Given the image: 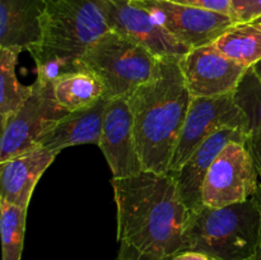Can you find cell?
Here are the masks:
<instances>
[{
  "mask_svg": "<svg viewBox=\"0 0 261 260\" xmlns=\"http://www.w3.org/2000/svg\"><path fill=\"white\" fill-rule=\"evenodd\" d=\"M233 101L246 116L249 135L261 134V81L251 68L242 76Z\"/></svg>",
  "mask_w": 261,
  "mask_h": 260,
  "instance_id": "21",
  "label": "cell"
},
{
  "mask_svg": "<svg viewBox=\"0 0 261 260\" xmlns=\"http://www.w3.org/2000/svg\"><path fill=\"white\" fill-rule=\"evenodd\" d=\"M177 59H160L153 78L129 97L143 170L167 173L191 103Z\"/></svg>",
  "mask_w": 261,
  "mask_h": 260,
  "instance_id": "2",
  "label": "cell"
},
{
  "mask_svg": "<svg viewBox=\"0 0 261 260\" xmlns=\"http://www.w3.org/2000/svg\"><path fill=\"white\" fill-rule=\"evenodd\" d=\"M110 101L103 96L91 106L69 112L41 139L40 145L56 154L73 145H98Z\"/></svg>",
  "mask_w": 261,
  "mask_h": 260,
  "instance_id": "15",
  "label": "cell"
},
{
  "mask_svg": "<svg viewBox=\"0 0 261 260\" xmlns=\"http://www.w3.org/2000/svg\"><path fill=\"white\" fill-rule=\"evenodd\" d=\"M223 127H237L249 135V122L234 103L233 94L214 98H191L167 173L180 170L209 137Z\"/></svg>",
  "mask_w": 261,
  "mask_h": 260,
  "instance_id": "8",
  "label": "cell"
},
{
  "mask_svg": "<svg viewBox=\"0 0 261 260\" xmlns=\"http://www.w3.org/2000/svg\"><path fill=\"white\" fill-rule=\"evenodd\" d=\"M117 217V241L166 260L184 251L190 211L168 173L143 170L111 180Z\"/></svg>",
  "mask_w": 261,
  "mask_h": 260,
  "instance_id": "1",
  "label": "cell"
},
{
  "mask_svg": "<svg viewBox=\"0 0 261 260\" xmlns=\"http://www.w3.org/2000/svg\"><path fill=\"white\" fill-rule=\"evenodd\" d=\"M132 4L150 13L175 40L190 50L213 43L237 23L231 15L167 0H132Z\"/></svg>",
  "mask_w": 261,
  "mask_h": 260,
  "instance_id": "9",
  "label": "cell"
},
{
  "mask_svg": "<svg viewBox=\"0 0 261 260\" xmlns=\"http://www.w3.org/2000/svg\"><path fill=\"white\" fill-rule=\"evenodd\" d=\"M27 209L0 200L2 260H20L25 233Z\"/></svg>",
  "mask_w": 261,
  "mask_h": 260,
  "instance_id": "20",
  "label": "cell"
},
{
  "mask_svg": "<svg viewBox=\"0 0 261 260\" xmlns=\"http://www.w3.org/2000/svg\"><path fill=\"white\" fill-rule=\"evenodd\" d=\"M251 69H252V70H254V73L256 74L257 78H259L260 81H261V60L257 64H255V65L252 66Z\"/></svg>",
  "mask_w": 261,
  "mask_h": 260,
  "instance_id": "28",
  "label": "cell"
},
{
  "mask_svg": "<svg viewBox=\"0 0 261 260\" xmlns=\"http://www.w3.org/2000/svg\"><path fill=\"white\" fill-rule=\"evenodd\" d=\"M32 94L2 125L0 162L38 147L41 139L69 114L55 98L53 82L36 79Z\"/></svg>",
  "mask_w": 261,
  "mask_h": 260,
  "instance_id": "6",
  "label": "cell"
},
{
  "mask_svg": "<svg viewBox=\"0 0 261 260\" xmlns=\"http://www.w3.org/2000/svg\"><path fill=\"white\" fill-rule=\"evenodd\" d=\"M193 98L233 94L249 69L222 54L214 43L189 50L178 60Z\"/></svg>",
  "mask_w": 261,
  "mask_h": 260,
  "instance_id": "11",
  "label": "cell"
},
{
  "mask_svg": "<svg viewBox=\"0 0 261 260\" xmlns=\"http://www.w3.org/2000/svg\"><path fill=\"white\" fill-rule=\"evenodd\" d=\"M45 0H0V47L30 50L42 35Z\"/></svg>",
  "mask_w": 261,
  "mask_h": 260,
  "instance_id": "16",
  "label": "cell"
},
{
  "mask_svg": "<svg viewBox=\"0 0 261 260\" xmlns=\"http://www.w3.org/2000/svg\"><path fill=\"white\" fill-rule=\"evenodd\" d=\"M56 155L38 145L0 162V200L28 211L36 185Z\"/></svg>",
  "mask_w": 261,
  "mask_h": 260,
  "instance_id": "14",
  "label": "cell"
},
{
  "mask_svg": "<svg viewBox=\"0 0 261 260\" xmlns=\"http://www.w3.org/2000/svg\"><path fill=\"white\" fill-rule=\"evenodd\" d=\"M167 2L175 3V4L180 5H186V7L211 10V12L222 13V14L231 15V17L233 18V10H232L231 0H167Z\"/></svg>",
  "mask_w": 261,
  "mask_h": 260,
  "instance_id": "23",
  "label": "cell"
},
{
  "mask_svg": "<svg viewBox=\"0 0 261 260\" xmlns=\"http://www.w3.org/2000/svg\"><path fill=\"white\" fill-rule=\"evenodd\" d=\"M237 23H250L261 18V0H231Z\"/></svg>",
  "mask_w": 261,
  "mask_h": 260,
  "instance_id": "22",
  "label": "cell"
},
{
  "mask_svg": "<svg viewBox=\"0 0 261 260\" xmlns=\"http://www.w3.org/2000/svg\"><path fill=\"white\" fill-rule=\"evenodd\" d=\"M54 94L69 112L96 103L105 96L103 84L94 74L78 70L65 74L54 82Z\"/></svg>",
  "mask_w": 261,
  "mask_h": 260,
  "instance_id": "17",
  "label": "cell"
},
{
  "mask_svg": "<svg viewBox=\"0 0 261 260\" xmlns=\"http://www.w3.org/2000/svg\"><path fill=\"white\" fill-rule=\"evenodd\" d=\"M247 133L237 127H223L209 137L175 173H168L176 181L184 203L190 213L203 208V184L218 153L229 142H246Z\"/></svg>",
  "mask_w": 261,
  "mask_h": 260,
  "instance_id": "13",
  "label": "cell"
},
{
  "mask_svg": "<svg viewBox=\"0 0 261 260\" xmlns=\"http://www.w3.org/2000/svg\"><path fill=\"white\" fill-rule=\"evenodd\" d=\"M245 144H246L247 149L250 150L252 158H254L255 167H256L257 173H259L261 184V134L249 135Z\"/></svg>",
  "mask_w": 261,
  "mask_h": 260,
  "instance_id": "24",
  "label": "cell"
},
{
  "mask_svg": "<svg viewBox=\"0 0 261 260\" xmlns=\"http://www.w3.org/2000/svg\"><path fill=\"white\" fill-rule=\"evenodd\" d=\"M117 260H161L158 257L152 256V255L144 254L139 250L134 249L133 246L127 244H120L119 256Z\"/></svg>",
  "mask_w": 261,
  "mask_h": 260,
  "instance_id": "25",
  "label": "cell"
},
{
  "mask_svg": "<svg viewBox=\"0 0 261 260\" xmlns=\"http://www.w3.org/2000/svg\"><path fill=\"white\" fill-rule=\"evenodd\" d=\"M22 53L18 48L0 47V124L24 103L32 94L33 86L20 83L15 74L18 58Z\"/></svg>",
  "mask_w": 261,
  "mask_h": 260,
  "instance_id": "19",
  "label": "cell"
},
{
  "mask_svg": "<svg viewBox=\"0 0 261 260\" xmlns=\"http://www.w3.org/2000/svg\"><path fill=\"white\" fill-rule=\"evenodd\" d=\"M160 59L114 31L102 36L82 58L81 69L101 81L107 98L129 97L153 78Z\"/></svg>",
  "mask_w": 261,
  "mask_h": 260,
  "instance_id": "5",
  "label": "cell"
},
{
  "mask_svg": "<svg viewBox=\"0 0 261 260\" xmlns=\"http://www.w3.org/2000/svg\"><path fill=\"white\" fill-rule=\"evenodd\" d=\"M260 185L254 158L245 142H229L212 163L203 184V204L211 208L242 203Z\"/></svg>",
  "mask_w": 261,
  "mask_h": 260,
  "instance_id": "7",
  "label": "cell"
},
{
  "mask_svg": "<svg viewBox=\"0 0 261 260\" xmlns=\"http://www.w3.org/2000/svg\"><path fill=\"white\" fill-rule=\"evenodd\" d=\"M251 199L255 201V204L257 205V208H259L260 217H261V184L259 185V189H257V191L254 194V196H252ZM249 260H261V231H260L259 242H257V245H256V249H255L254 254L251 255V257H250Z\"/></svg>",
  "mask_w": 261,
  "mask_h": 260,
  "instance_id": "27",
  "label": "cell"
},
{
  "mask_svg": "<svg viewBox=\"0 0 261 260\" xmlns=\"http://www.w3.org/2000/svg\"><path fill=\"white\" fill-rule=\"evenodd\" d=\"M255 23H259V24H261V18H257L256 20H254Z\"/></svg>",
  "mask_w": 261,
  "mask_h": 260,
  "instance_id": "29",
  "label": "cell"
},
{
  "mask_svg": "<svg viewBox=\"0 0 261 260\" xmlns=\"http://www.w3.org/2000/svg\"><path fill=\"white\" fill-rule=\"evenodd\" d=\"M98 147L109 163L112 177H129L143 171L127 97L112 98L107 105Z\"/></svg>",
  "mask_w": 261,
  "mask_h": 260,
  "instance_id": "12",
  "label": "cell"
},
{
  "mask_svg": "<svg viewBox=\"0 0 261 260\" xmlns=\"http://www.w3.org/2000/svg\"><path fill=\"white\" fill-rule=\"evenodd\" d=\"M166 260H213V259H211L208 255L203 254V252L186 250V251L178 252V254L173 255V256L168 257V259Z\"/></svg>",
  "mask_w": 261,
  "mask_h": 260,
  "instance_id": "26",
  "label": "cell"
},
{
  "mask_svg": "<svg viewBox=\"0 0 261 260\" xmlns=\"http://www.w3.org/2000/svg\"><path fill=\"white\" fill-rule=\"evenodd\" d=\"M261 217L252 199L190 213L184 251H199L213 260H249L260 239Z\"/></svg>",
  "mask_w": 261,
  "mask_h": 260,
  "instance_id": "4",
  "label": "cell"
},
{
  "mask_svg": "<svg viewBox=\"0 0 261 260\" xmlns=\"http://www.w3.org/2000/svg\"><path fill=\"white\" fill-rule=\"evenodd\" d=\"M109 31L106 17L94 0H45L41 40L28 50L37 79L54 83L82 70L84 54Z\"/></svg>",
  "mask_w": 261,
  "mask_h": 260,
  "instance_id": "3",
  "label": "cell"
},
{
  "mask_svg": "<svg viewBox=\"0 0 261 260\" xmlns=\"http://www.w3.org/2000/svg\"><path fill=\"white\" fill-rule=\"evenodd\" d=\"M213 43L222 54L250 69L261 60V24L236 23Z\"/></svg>",
  "mask_w": 261,
  "mask_h": 260,
  "instance_id": "18",
  "label": "cell"
},
{
  "mask_svg": "<svg viewBox=\"0 0 261 260\" xmlns=\"http://www.w3.org/2000/svg\"><path fill=\"white\" fill-rule=\"evenodd\" d=\"M106 17L110 30L138 43L158 59L180 60L190 48L172 37L150 13L132 0H94Z\"/></svg>",
  "mask_w": 261,
  "mask_h": 260,
  "instance_id": "10",
  "label": "cell"
}]
</instances>
